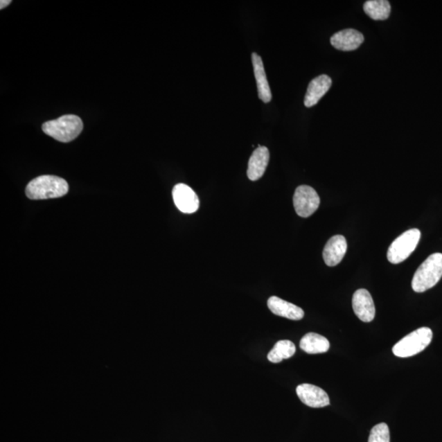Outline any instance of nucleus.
<instances>
[{
  "mask_svg": "<svg viewBox=\"0 0 442 442\" xmlns=\"http://www.w3.org/2000/svg\"><path fill=\"white\" fill-rule=\"evenodd\" d=\"M69 191L64 179L55 175H42L31 180L26 188L27 197L33 200H51L65 196Z\"/></svg>",
  "mask_w": 442,
  "mask_h": 442,
  "instance_id": "obj_1",
  "label": "nucleus"
},
{
  "mask_svg": "<svg viewBox=\"0 0 442 442\" xmlns=\"http://www.w3.org/2000/svg\"><path fill=\"white\" fill-rule=\"evenodd\" d=\"M83 127L82 120L76 115L62 116L42 125L45 134L62 143L74 141L82 132Z\"/></svg>",
  "mask_w": 442,
  "mask_h": 442,
  "instance_id": "obj_2",
  "label": "nucleus"
},
{
  "mask_svg": "<svg viewBox=\"0 0 442 442\" xmlns=\"http://www.w3.org/2000/svg\"><path fill=\"white\" fill-rule=\"evenodd\" d=\"M442 277V254H434L427 257L419 266L412 279L414 292H423L434 288Z\"/></svg>",
  "mask_w": 442,
  "mask_h": 442,
  "instance_id": "obj_3",
  "label": "nucleus"
},
{
  "mask_svg": "<svg viewBox=\"0 0 442 442\" xmlns=\"http://www.w3.org/2000/svg\"><path fill=\"white\" fill-rule=\"evenodd\" d=\"M432 331L430 328L423 327L410 333L398 342L392 348L396 356L407 358L421 353L431 344Z\"/></svg>",
  "mask_w": 442,
  "mask_h": 442,
  "instance_id": "obj_4",
  "label": "nucleus"
},
{
  "mask_svg": "<svg viewBox=\"0 0 442 442\" xmlns=\"http://www.w3.org/2000/svg\"><path fill=\"white\" fill-rule=\"evenodd\" d=\"M421 237V230L412 229L396 238L387 251V260L389 263L396 265L407 260L416 250Z\"/></svg>",
  "mask_w": 442,
  "mask_h": 442,
  "instance_id": "obj_5",
  "label": "nucleus"
},
{
  "mask_svg": "<svg viewBox=\"0 0 442 442\" xmlns=\"http://www.w3.org/2000/svg\"><path fill=\"white\" fill-rule=\"evenodd\" d=\"M320 198L312 187L301 186L297 187L293 196V205L297 215L308 218L317 211Z\"/></svg>",
  "mask_w": 442,
  "mask_h": 442,
  "instance_id": "obj_6",
  "label": "nucleus"
},
{
  "mask_svg": "<svg viewBox=\"0 0 442 442\" xmlns=\"http://www.w3.org/2000/svg\"><path fill=\"white\" fill-rule=\"evenodd\" d=\"M173 196L175 206L183 213H195L200 209V198L186 184H177L173 188Z\"/></svg>",
  "mask_w": 442,
  "mask_h": 442,
  "instance_id": "obj_7",
  "label": "nucleus"
},
{
  "mask_svg": "<svg viewBox=\"0 0 442 442\" xmlns=\"http://www.w3.org/2000/svg\"><path fill=\"white\" fill-rule=\"evenodd\" d=\"M297 394L302 403L312 408H322L330 404L327 392L315 385L301 384L297 387Z\"/></svg>",
  "mask_w": 442,
  "mask_h": 442,
  "instance_id": "obj_8",
  "label": "nucleus"
},
{
  "mask_svg": "<svg viewBox=\"0 0 442 442\" xmlns=\"http://www.w3.org/2000/svg\"><path fill=\"white\" fill-rule=\"evenodd\" d=\"M353 308L356 317L363 322H371L375 317V306H374L371 293L364 288L354 293Z\"/></svg>",
  "mask_w": 442,
  "mask_h": 442,
  "instance_id": "obj_9",
  "label": "nucleus"
},
{
  "mask_svg": "<svg viewBox=\"0 0 442 442\" xmlns=\"http://www.w3.org/2000/svg\"><path fill=\"white\" fill-rule=\"evenodd\" d=\"M364 35L357 30L345 29L333 35L330 39L333 47L342 51H353L364 42Z\"/></svg>",
  "mask_w": 442,
  "mask_h": 442,
  "instance_id": "obj_10",
  "label": "nucleus"
},
{
  "mask_svg": "<svg viewBox=\"0 0 442 442\" xmlns=\"http://www.w3.org/2000/svg\"><path fill=\"white\" fill-rule=\"evenodd\" d=\"M346 251L347 242L344 236L332 237L324 247L323 251L324 263L330 267L336 266L344 258Z\"/></svg>",
  "mask_w": 442,
  "mask_h": 442,
  "instance_id": "obj_11",
  "label": "nucleus"
},
{
  "mask_svg": "<svg viewBox=\"0 0 442 442\" xmlns=\"http://www.w3.org/2000/svg\"><path fill=\"white\" fill-rule=\"evenodd\" d=\"M269 161V152L265 146H258L252 152L248 162L247 177L251 182H256L263 177Z\"/></svg>",
  "mask_w": 442,
  "mask_h": 442,
  "instance_id": "obj_12",
  "label": "nucleus"
},
{
  "mask_svg": "<svg viewBox=\"0 0 442 442\" xmlns=\"http://www.w3.org/2000/svg\"><path fill=\"white\" fill-rule=\"evenodd\" d=\"M332 83V79L327 75L319 76L311 80L305 96V106L311 107L317 105L330 89Z\"/></svg>",
  "mask_w": 442,
  "mask_h": 442,
  "instance_id": "obj_13",
  "label": "nucleus"
},
{
  "mask_svg": "<svg viewBox=\"0 0 442 442\" xmlns=\"http://www.w3.org/2000/svg\"><path fill=\"white\" fill-rule=\"evenodd\" d=\"M268 308L274 315L292 320H300L304 317V310L299 306L290 303L278 297H269Z\"/></svg>",
  "mask_w": 442,
  "mask_h": 442,
  "instance_id": "obj_14",
  "label": "nucleus"
},
{
  "mask_svg": "<svg viewBox=\"0 0 442 442\" xmlns=\"http://www.w3.org/2000/svg\"><path fill=\"white\" fill-rule=\"evenodd\" d=\"M252 66L254 69L255 78L256 80L257 91L259 98L265 103L272 101V94L270 90L267 78L265 71L263 60L256 53L251 54Z\"/></svg>",
  "mask_w": 442,
  "mask_h": 442,
  "instance_id": "obj_15",
  "label": "nucleus"
},
{
  "mask_svg": "<svg viewBox=\"0 0 442 442\" xmlns=\"http://www.w3.org/2000/svg\"><path fill=\"white\" fill-rule=\"evenodd\" d=\"M300 347L308 354L326 353L329 350L330 344L326 337L318 333H309L301 338Z\"/></svg>",
  "mask_w": 442,
  "mask_h": 442,
  "instance_id": "obj_16",
  "label": "nucleus"
},
{
  "mask_svg": "<svg viewBox=\"0 0 442 442\" xmlns=\"http://www.w3.org/2000/svg\"><path fill=\"white\" fill-rule=\"evenodd\" d=\"M391 8L387 0H369L364 4V11L375 21H384L389 17Z\"/></svg>",
  "mask_w": 442,
  "mask_h": 442,
  "instance_id": "obj_17",
  "label": "nucleus"
},
{
  "mask_svg": "<svg viewBox=\"0 0 442 442\" xmlns=\"http://www.w3.org/2000/svg\"><path fill=\"white\" fill-rule=\"evenodd\" d=\"M296 353V346L290 340H281L274 345L268 354V360L272 363L281 362L283 360L291 358Z\"/></svg>",
  "mask_w": 442,
  "mask_h": 442,
  "instance_id": "obj_18",
  "label": "nucleus"
},
{
  "mask_svg": "<svg viewBox=\"0 0 442 442\" xmlns=\"http://www.w3.org/2000/svg\"><path fill=\"white\" fill-rule=\"evenodd\" d=\"M368 442H390L389 427L384 423L372 428Z\"/></svg>",
  "mask_w": 442,
  "mask_h": 442,
  "instance_id": "obj_19",
  "label": "nucleus"
},
{
  "mask_svg": "<svg viewBox=\"0 0 442 442\" xmlns=\"http://www.w3.org/2000/svg\"><path fill=\"white\" fill-rule=\"evenodd\" d=\"M11 3V0H1V2H0V9L6 8Z\"/></svg>",
  "mask_w": 442,
  "mask_h": 442,
  "instance_id": "obj_20",
  "label": "nucleus"
}]
</instances>
